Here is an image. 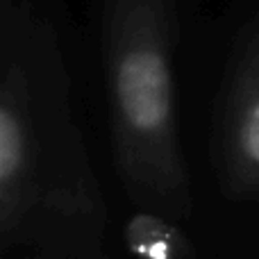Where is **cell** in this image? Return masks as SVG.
Listing matches in <instances>:
<instances>
[{
  "mask_svg": "<svg viewBox=\"0 0 259 259\" xmlns=\"http://www.w3.org/2000/svg\"><path fill=\"white\" fill-rule=\"evenodd\" d=\"M82 23L68 0H0L3 241L96 234L105 221L87 141Z\"/></svg>",
  "mask_w": 259,
  "mask_h": 259,
  "instance_id": "cell-1",
  "label": "cell"
},
{
  "mask_svg": "<svg viewBox=\"0 0 259 259\" xmlns=\"http://www.w3.org/2000/svg\"><path fill=\"white\" fill-rule=\"evenodd\" d=\"M207 0H84L89 107L116 178L143 211L187 221L193 178L184 143V64Z\"/></svg>",
  "mask_w": 259,
  "mask_h": 259,
  "instance_id": "cell-2",
  "label": "cell"
},
{
  "mask_svg": "<svg viewBox=\"0 0 259 259\" xmlns=\"http://www.w3.org/2000/svg\"><path fill=\"white\" fill-rule=\"evenodd\" d=\"M184 139L196 130L219 191L259 198V0L205 7L191 32L182 91Z\"/></svg>",
  "mask_w": 259,
  "mask_h": 259,
  "instance_id": "cell-3",
  "label": "cell"
},
{
  "mask_svg": "<svg viewBox=\"0 0 259 259\" xmlns=\"http://www.w3.org/2000/svg\"><path fill=\"white\" fill-rule=\"evenodd\" d=\"M127 241L132 250L143 259H180L182 257V232L173 221L159 214L141 211L130 221Z\"/></svg>",
  "mask_w": 259,
  "mask_h": 259,
  "instance_id": "cell-4",
  "label": "cell"
}]
</instances>
